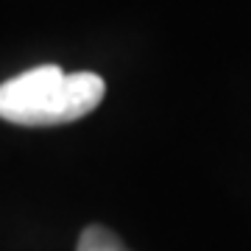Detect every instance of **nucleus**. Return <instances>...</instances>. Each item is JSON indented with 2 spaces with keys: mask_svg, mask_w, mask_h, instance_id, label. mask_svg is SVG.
<instances>
[{
  "mask_svg": "<svg viewBox=\"0 0 251 251\" xmlns=\"http://www.w3.org/2000/svg\"><path fill=\"white\" fill-rule=\"evenodd\" d=\"M106 95L98 73L42 64L0 84V117L14 126H64L87 117Z\"/></svg>",
  "mask_w": 251,
  "mask_h": 251,
  "instance_id": "1",
  "label": "nucleus"
},
{
  "mask_svg": "<svg viewBox=\"0 0 251 251\" xmlns=\"http://www.w3.org/2000/svg\"><path fill=\"white\" fill-rule=\"evenodd\" d=\"M75 251H128L123 243L117 240L106 226H87L78 237V249Z\"/></svg>",
  "mask_w": 251,
  "mask_h": 251,
  "instance_id": "2",
  "label": "nucleus"
}]
</instances>
